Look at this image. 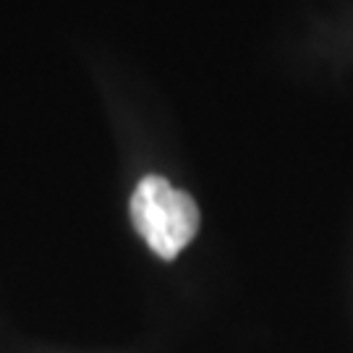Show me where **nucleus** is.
<instances>
[{
	"mask_svg": "<svg viewBox=\"0 0 353 353\" xmlns=\"http://www.w3.org/2000/svg\"><path fill=\"white\" fill-rule=\"evenodd\" d=\"M128 210L137 233L160 259H176L199 230L196 202L160 176L141 178Z\"/></svg>",
	"mask_w": 353,
	"mask_h": 353,
	"instance_id": "obj_1",
	"label": "nucleus"
}]
</instances>
